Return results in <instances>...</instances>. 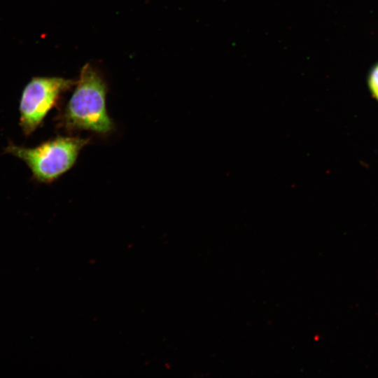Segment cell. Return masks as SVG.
<instances>
[{"mask_svg": "<svg viewBox=\"0 0 378 378\" xmlns=\"http://www.w3.org/2000/svg\"><path fill=\"white\" fill-rule=\"evenodd\" d=\"M368 85L373 97L378 100V64L373 68L370 74Z\"/></svg>", "mask_w": 378, "mask_h": 378, "instance_id": "cell-4", "label": "cell"}, {"mask_svg": "<svg viewBox=\"0 0 378 378\" xmlns=\"http://www.w3.org/2000/svg\"><path fill=\"white\" fill-rule=\"evenodd\" d=\"M76 84L62 77H33L24 87L20 102V127L29 136L41 127L62 95Z\"/></svg>", "mask_w": 378, "mask_h": 378, "instance_id": "cell-3", "label": "cell"}, {"mask_svg": "<svg viewBox=\"0 0 378 378\" xmlns=\"http://www.w3.org/2000/svg\"><path fill=\"white\" fill-rule=\"evenodd\" d=\"M89 141L86 138L59 136L32 148L10 142L4 153L22 160L37 182L50 183L74 165Z\"/></svg>", "mask_w": 378, "mask_h": 378, "instance_id": "cell-2", "label": "cell"}, {"mask_svg": "<svg viewBox=\"0 0 378 378\" xmlns=\"http://www.w3.org/2000/svg\"><path fill=\"white\" fill-rule=\"evenodd\" d=\"M106 92L103 77L85 64L71 98L59 115V125L69 131L88 130L102 135L111 132L114 124L107 112Z\"/></svg>", "mask_w": 378, "mask_h": 378, "instance_id": "cell-1", "label": "cell"}]
</instances>
